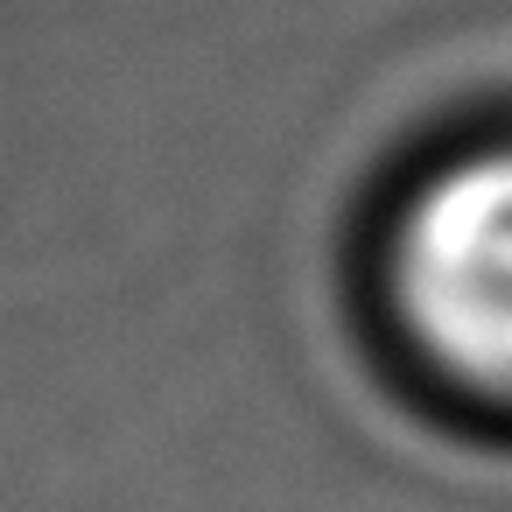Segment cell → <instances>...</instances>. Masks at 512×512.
Returning a JSON list of instances; mask_svg holds the SVG:
<instances>
[{"label":"cell","mask_w":512,"mask_h":512,"mask_svg":"<svg viewBox=\"0 0 512 512\" xmlns=\"http://www.w3.org/2000/svg\"><path fill=\"white\" fill-rule=\"evenodd\" d=\"M386 295L428 365L512 400V134L463 141L407 183Z\"/></svg>","instance_id":"cell-1"}]
</instances>
